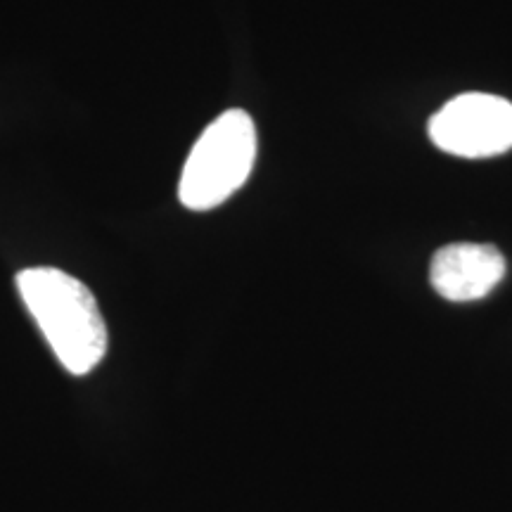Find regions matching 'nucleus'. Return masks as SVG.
<instances>
[{
	"mask_svg": "<svg viewBox=\"0 0 512 512\" xmlns=\"http://www.w3.org/2000/svg\"><path fill=\"white\" fill-rule=\"evenodd\" d=\"M256 128L247 112L228 110L211 121L185 159L178 197L183 207L209 211L238 192L252 174Z\"/></svg>",
	"mask_w": 512,
	"mask_h": 512,
	"instance_id": "obj_2",
	"label": "nucleus"
},
{
	"mask_svg": "<svg viewBox=\"0 0 512 512\" xmlns=\"http://www.w3.org/2000/svg\"><path fill=\"white\" fill-rule=\"evenodd\" d=\"M430 138L439 150L463 159H486L512 147V102L489 93L448 100L430 119Z\"/></svg>",
	"mask_w": 512,
	"mask_h": 512,
	"instance_id": "obj_3",
	"label": "nucleus"
},
{
	"mask_svg": "<svg viewBox=\"0 0 512 512\" xmlns=\"http://www.w3.org/2000/svg\"><path fill=\"white\" fill-rule=\"evenodd\" d=\"M505 275V256L494 245L456 242L434 254L430 283L448 302H475Z\"/></svg>",
	"mask_w": 512,
	"mask_h": 512,
	"instance_id": "obj_4",
	"label": "nucleus"
},
{
	"mask_svg": "<svg viewBox=\"0 0 512 512\" xmlns=\"http://www.w3.org/2000/svg\"><path fill=\"white\" fill-rule=\"evenodd\" d=\"M17 287L62 366L72 375L91 373L107 351L93 292L60 268H27L17 275Z\"/></svg>",
	"mask_w": 512,
	"mask_h": 512,
	"instance_id": "obj_1",
	"label": "nucleus"
}]
</instances>
